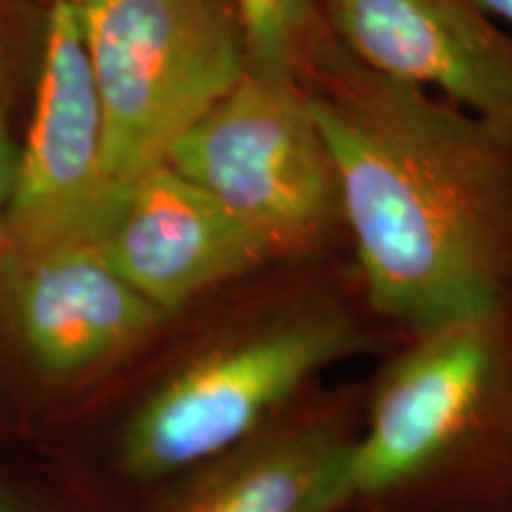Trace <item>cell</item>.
Segmentation results:
<instances>
[{"mask_svg": "<svg viewBox=\"0 0 512 512\" xmlns=\"http://www.w3.org/2000/svg\"><path fill=\"white\" fill-rule=\"evenodd\" d=\"M121 185L105 166V119L79 10L53 3L3 245L98 240Z\"/></svg>", "mask_w": 512, "mask_h": 512, "instance_id": "obj_6", "label": "cell"}, {"mask_svg": "<svg viewBox=\"0 0 512 512\" xmlns=\"http://www.w3.org/2000/svg\"><path fill=\"white\" fill-rule=\"evenodd\" d=\"M0 512H69L62 505L48 503L46 498L29 494V491L10 486L0 479Z\"/></svg>", "mask_w": 512, "mask_h": 512, "instance_id": "obj_13", "label": "cell"}, {"mask_svg": "<svg viewBox=\"0 0 512 512\" xmlns=\"http://www.w3.org/2000/svg\"><path fill=\"white\" fill-rule=\"evenodd\" d=\"M76 10L114 183L164 164L247 72L233 0H88Z\"/></svg>", "mask_w": 512, "mask_h": 512, "instance_id": "obj_4", "label": "cell"}, {"mask_svg": "<svg viewBox=\"0 0 512 512\" xmlns=\"http://www.w3.org/2000/svg\"><path fill=\"white\" fill-rule=\"evenodd\" d=\"M297 76L373 311L415 335L512 304V138L373 72L323 17Z\"/></svg>", "mask_w": 512, "mask_h": 512, "instance_id": "obj_1", "label": "cell"}, {"mask_svg": "<svg viewBox=\"0 0 512 512\" xmlns=\"http://www.w3.org/2000/svg\"><path fill=\"white\" fill-rule=\"evenodd\" d=\"M17 150L12 145L8 117L0 105V247H3L5 230H8V207L12 195V181H15Z\"/></svg>", "mask_w": 512, "mask_h": 512, "instance_id": "obj_12", "label": "cell"}, {"mask_svg": "<svg viewBox=\"0 0 512 512\" xmlns=\"http://www.w3.org/2000/svg\"><path fill=\"white\" fill-rule=\"evenodd\" d=\"M354 446L332 418L275 420L185 472L150 512H349Z\"/></svg>", "mask_w": 512, "mask_h": 512, "instance_id": "obj_10", "label": "cell"}, {"mask_svg": "<svg viewBox=\"0 0 512 512\" xmlns=\"http://www.w3.org/2000/svg\"><path fill=\"white\" fill-rule=\"evenodd\" d=\"M479 10H484L486 15H496L512 24V0H472Z\"/></svg>", "mask_w": 512, "mask_h": 512, "instance_id": "obj_14", "label": "cell"}, {"mask_svg": "<svg viewBox=\"0 0 512 512\" xmlns=\"http://www.w3.org/2000/svg\"><path fill=\"white\" fill-rule=\"evenodd\" d=\"M368 344L354 313L332 297L254 318L140 403L121 432V472L136 484L183 477L266 430L313 377Z\"/></svg>", "mask_w": 512, "mask_h": 512, "instance_id": "obj_3", "label": "cell"}, {"mask_svg": "<svg viewBox=\"0 0 512 512\" xmlns=\"http://www.w3.org/2000/svg\"><path fill=\"white\" fill-rule=\"evenodd\" d=\"M320 17L373 72L434 88L512 138V36L472 0H320Z\"/></svg>", "mask_w": 512, "mask_h": 512, "instance_id": "obj_8", "label": "cell"}, {"mask_svg": "<svg viewBox=\"0 0 512 512\" xmlns=\"http://www.w3.org/2000/svg\"><path fill=\"white\" fill-rule=\"evenodd\" d=\"M349 512H512V304L411 335L354 446Z\"/></svg>", "mask_w": 512, "mask_h": 512, "instance_id": "obj_2", "label": "cell"}, {"mask_svg": "<svg viewBox=\"0 0 512 512\" xmlns=\"http://www.w3.org/2000/svg\"><path fill=\"white\" fill-rule=\"evenodd\" d=\"M98 242L114 271L166 316L268 264L254 235L166 162L121 185Z\"/></svg>", "mask_w": 512, "mask_h": 512, "instance_id": "obj_9", "label": "cell"}, {"mask_svg": "<svg viewBox=\"0 0 512 512\" xmlns=\"http://www.w3.org/2000/svg\"><path fill=\"white\" fill-rule=\"evenodd\" d=\"M0 309L50 380L117 361L169 318L114 271L98 240L0 247Z\"/></svg>", "mask_w": 512, "mask_h": 512, "instance_id": "obj_7", "label": "cell"}, {"mask_svg": "<svg viewBox=\"0 0 512 512\" xmlns=\"http://www.w3.org/2000/svg\"><path fill=\"white\" fill-rule=\"evenodd\" d=\"M53 3H64V5H72V8H81V5H86L88 0H53Z\"/></svg>", "mask_w": 512, "mask_h": 512, "instance_id": "obj_15", "label": "cell"}, {"mask_svg": "<svg viewBox=\"0 0 512 512\" xmlns=\"http://www.w3.org/2000/svg\"><path fill=\"white\" fill-rule=\"evenodd\" d=\"M166 164L219 200L268 261L316 252L344 228L335 162L297 74L247 67Z\"/></svg>", "mask_w": 512, "mask_h": 512, "instance_id": "obj_5", "label": "cell"}, {"mask_svg": "<svg viewBox=\"0 0 512 512\" xmlns=\"http://www.w3.org/2000/svg\"><path fill=\"white\" fill-rule=\"evenodd\" d=\"M247 43V67L297 74V64L320 22V0H233Z\"/></svg>", "mask_w": 512, "mask_h": 512, "instance_id": "obj_11", "label": "cell"}]
</instances>
